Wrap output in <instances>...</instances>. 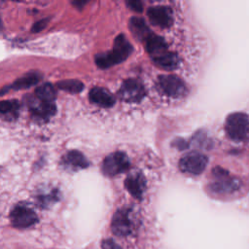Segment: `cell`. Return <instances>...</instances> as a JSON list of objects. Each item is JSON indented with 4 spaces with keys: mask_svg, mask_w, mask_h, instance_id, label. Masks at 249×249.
Returning a JSON list of instances; mask_svg holds the SVG:
<instances>
[{
    "mask_svg": "<svg viewBox=\"0 0 249 249\" xmlns=\"http://www.w3.org/2000/svg\"><path fill=\"white\" fill-rule=\"evenodd\" d=\"M132 52V46L124 34L116 37L112 51L95 55V63L99 68L105 69L124 61Z\"/></svg>",
    "mask_w": 249,
    "mask_h": 249,
    "instance_id": "1",
    "label": "cell"
},
{
    "mask_svg": "<svg viewBox=\"0 0 249 249\" xmlns=\"http://www.w3.org/2000/svg\"><path fill=\"white\" fill-rule=\"evenodd\" d=\"M225 128L231 139L236 141L242 140L249 132V118L241 112L231 113L227 117Z\"/></svg>",
    "mask_w": 249,
    "mask_h": 249,
    "instance_id": "2",
    "label": "cell"
},
{
    "mask_svg": "<svg viewBox=\"0 0 249 249\" xmlns=\"http://www.w3.org/2000/svg\"><path fill=\"white\" fill-rule=\"evenodd\" d=\"M214 182L210 184V189L218 194H230L235 192L240 187V182L231 177L229 172L219 166L215 167L212 171Z\"/></svg>",
    "mask_w": 249,
    "mask_h": 249,
    "instance_id": "3",
    "label": "cell"
},
{
    "mask_svg": "<svg viewBox=\"0 0 249 249\" xmlns=\"http://www.w3.org/2000/svg\"><path fill=\"white\" fill-rule=\"evenodd\" d=\"M10 220L13 227L25 229L34 225L38 221V217L31 207L23 203H18L12 209Z\"/></svg>",
    "mask_w": 249,
    "mask_h": 249,
    "instance_id": "4",
    "label": "cell"
},
{
    "mask_svg": "<svg viewBox=\"0 0 249 249\" xmlns=\"http://www.w3.org/2000/svg\"><path fill=\"white\" fill-rule=\"evenodd\" d=\"M128 157L124 152H115L107 156L102 162V171L107 176H115L129 168Z\"/></svg>",
    "mask_w": 249,
    "mask_h": 249,
    "instance_id": "5",
    "label": "cell"
},
{
    "mask_svg": "<svg viewBox=\"0 0 249 249\" xmlns=\"http://www.w3.org/2000/svg\"><path fill=\"white\" fill-rule=\"evenodd\" d=\"M208 162L205 155L198 152H191L181 158L179 167L183 172L190 174H200L204 171Z\"/></svg>",
    "mask_w": 249,
    "mask_h": 249,
    "instance_id": "6",
    "label": "cell"
},
{
    "mask_svg": "<svg viewBox=\"0 0 249 249\" xmlns=\"http://www.w3.org/2000/svg\"><path fill=\"white\" fill-rule=\"evenodd\" d=\"M119 95L126 102H138L145 96V89L139 81L128 79L121 86Z\"/></svg>",
    "mask_w": 249,
    "mask_h": 249,
    "instance_id": "7",
    "label": "cell"
},
{
    "mask_svg": "<svg viewBox=\"0 0 249 249\" xmlns=\"http://www.w3.org/2000/svg\"><path fill=\"white\" fill-rule=\"evenodd\" d=\"M159 85L162 91L171 97H180L186 93L184 82L175 75H161L159 77Z\"/></svg>",
    "mask_w": 249,
    "mask_h": 249,
    "instance_id": "8",
    "label": "cell"
},
{
    "mask_svg": "<svg viewBox=\"0 0 249 249\" xmlns=\"http://www.w3.org/2000/svg\"><path fill=\"white\" fill-rule=\"evenodd\" d=\"M147 16L151 22L161 28L169 27L172 23V16L169 8L164 6H156L148 9Z\"/></svg>",
    "mask_w": 249,
    "mask_h": 249,
    "instance_id": "9",
    "label": "cell"
},
{
    "mask_svg": "<svg viewBox=\"0 0 249 249\" xmlns=\"http://www.w3.org/2000/svg\"><path fill=\"white\" fill-rule=\"evenodd\" d=\"M112 231L118 236H124L131 231V222L128 216V211L119 209L112 218Z\"/></svg>",
    "mask_w": 249,
    "mask_h": 249,
    "instance_id": "10",
    "label": "cell"
},
{
    "mask_svg": "<svg viewBox=\"0 0 249 249\" xmlns=\"http://www.w3.org/2000/svg\"><path fill=\"white\" fill-rule=\"evenodd\" d=\"M124 187L133 197L140 199L145 190V178L139 172L131 173L125 178Z\"/></svg>",
    "mask_w": 249,
    "mask_h": 249,
    "instance_id": "11",
    "label": "cell"
},
{
    "mask_svg": "<svg viewBox=\"0 0 249 249\" xmlns=\"http://www.w3.org/2000/svg\"><path fill=\"white\" fill-rule=\"evenodd\" d=\"M89 96L93 103H96L102 107H112L116 102L113 94H111L106 89L99 87L92 88L89 93Z\"/></svg>",
    "mask_w": 249,
    "mask_h": 249,
    "instance_id": "12",
    "label": "cell"
},
{
    "mask_svg": "<svg viewBox=\"0 0 249 249\" xmlns=\"http://www.w3.org/2000/svg\"><path fill=\"white\" fill-rule=\"evenodd\" d=\"M129 28L134 37L141 41H146L153 34L148 28L144 19L140 18H131L129 20Z\"/></svg>",
    "mask_w": 249,
    "mask_h": 249,
    "instance_id": "13",
    "label": "cell"
},
{
    "mask_svg": "<svg viewBox=\"0 0 249 249\" xmlns=\"http://www.w3.org/2000/svg\"><path fill=\"white\" fill-rule=\"evenodd\" d=\"M145 47L147 52L152 55V57L158 56L165 52H167V46L164 40L157 35L152 34L146 41Z\"/></svg>",
    "mask_w": 249,
    "mask_h": 249,
    "instance_id": "14",
    "label": "cell"
},
{
    "mask_svg": "<svg viewBox=\"0 0 249 249\" xmlns=\"http://www.w3.org/2000/svg\"><path fill=\"white\" fill-rule=\"evenodd\" d=\"M153 60L156 63V65L167 71L176 69L179 64L178 56L175 53H170L168 51L158 56L153 57Z\"/></svg>",
    "mask_w": 249,
    "mask_h": 249,
    "instance_id": "15",
    "label": "cell"
},
{
    "mask_svg": "<svg viewBox=\"0 0 249 249\" xmlns=\"http://www.w3.org/2000/svg\"><path fill=\"white\" fill-rule=\"evenodd\" d=\"M64 163L73 169H82L89 166V162L79 151H70L64 157Z\"/></svg>",
    "mask_w": 249,
    "mask_h": 249,
    "instance_id": "16",
    "label": "cell"
},
{
    "mask_svg": "<svg viewBox=\"0 0 249 249\" xmlns=\"http://www.w3.org/2000/svg\"><path fill=\"white\" fill-rule=\"evenodd\" d=\"M30 109L31 111L42 118H47L54 115L56 112V108L53 103L52 102H45L37 98L36 101H32L30 103Z\"/></svg>",
    "mask_w": 249,
    "mask_h": 249,
    "instance_id": "17",
    "label": "cell"
},
{
    "mask_svg": "<svg viewBox=\"0 0 249 249\" xmlns=\"http://www.w3.org/2000/svg\"><path fill=\"white\" fill-rule=\"evenodd\" d=\"M41 80L40 74L36 72H30L26 73L22 77L17 79L14 84L12 85V89H28L35 84H37Z\"/></svg>",
    "mask_w": 249,
    "mask_h": 249,
    "instance_id": "18",
    "label": "cell"
},
{
    "mask_svg": "<svg viewBox=\"0 0 249 249\" xmlns=\"http://www.w3.org/2000/svg\"><path fill=\"white\" fill-rule=\"evenodd\" d=\"M35 95L38 99L45 102H53L56 96V90L51 84H43L35 89Z\"/></svg>",
    "mask_w": 249,
    "mask_h": 249,
    "instance_id": "19",
    "label": "cell"
},
{
    "mask_svg": "<svg viewBox=\"0 0 249 249\" xmlns=\"http://www.w3.org/2000/svg\"><path fill=\"white\" fill-rule=\"evenodd\" d=\"M56 87L64 91L70 92V93H78L81 92L84 89V84L79 80H63L59 81L56 84Z\"/></svg>",
    "mask_w": 249,
    "mask_h": 249,
    "instance_id": "20",
    "label": "cell"
},
{
    "mask_svg": "<svg viewBox=\"0 0 249 249\" xmlns=\"http://www.w3.org/2000/svg\"><path fill=\"white\" fill-rule=\"evenodd\" d=\"M19 104L16 100H3L0 101V114L7 115L13 114L18 111Z\"/></svg>",
    "mask_w": 249,
    "mask_h": 249,
    "instance_id": "21",
    "label": "cell"
},
{
    "mask_svg": "<svg viewBox=\"0 0 249 249\" xmlns=\"http://www.w3.org/2000/svg\"><path fill=\"white\" fill-rule=\"evenodd\" d=\"M38 200H39V203H41L42 206H46L47 204L49 205L51 202L56 200V195L54 193L53 194V193L48 194V196L42 195L38 197Z\"/></svg>",
    "mask_w": 249,
    "mask_h": 249,
    "instance_id": "22",
    "label": "cell"
},
{
    "mask_svg": "<svg viewBox=\"0 0 249 249\" xmlns=\"http://www.w3.org/2000/svg\"><path fill=\"white\" fill-rule=\"evenodd\" d=\"M125 3L128 8L133 10L134 12L141 13L143 11V3L142 0H125Z\"/></svg>",
    "mask_w": 249,
    "mask_h": 249,
    "instance_id": "23",
    "label": "cell"
},
{
    "mask_svg": "<svg viewBox=\"0 0 249 249\" xmlns=\"http://www.w3.org/2000/svg\"><path fill=\"white\" fill-rule=\"evenodd\" d=\"M48 22H49L48 18H43V19H40V20L36 21L32 25V32H40L41 30H43L47 26Z\"/></svg>",
    "mask_w": 249,
    "mask_h": 249,
    "instance_id": "24",
    "label": "cell"
},
{
    "mask_svg": "<svg viewBox=\"0 0 249 249\" xmlns=\"http://www.w3.org/2000/svg\"><path fill=\"white\" fill-rule=\"evenodd\" d=\"M102 249H122L114 240L106 239L102 242Z\"/></svg>",
    "mask_w": 249,
    "mask_h": 249,
    "instance_id": "25",
    "label": "cell"
},
{
    "mask_svg": "<svg viewBox=\"0 0 249 249\" xmlns=\"http://www.w3.org/2000/svg\"><path fill=\"white\" fill-rule=\"evenodd\" d=\"M89 0H74L73 1V5L75 7H77L78 9H82L88 2Z\"/></svg>",
    "mask_w": 249,
    "mask_h": 249,
    "instance_id": "26",
    "label": "cell"
},
{
    "mask_svg": "<svg viewBox=\"0 0 249 249\" xmlns=\"http://www.w3.org/2000/svg\"><path fill=\"white\" fill-rule=\"evenodd\" d=\"M2 29H3V23H2V21L0 19V31H2Z\"/></svg>",
    "mask_w": 249,
    "mask_h": 249,
    "instance_id": "27",
    "label": "cell"
}]
</instances>
